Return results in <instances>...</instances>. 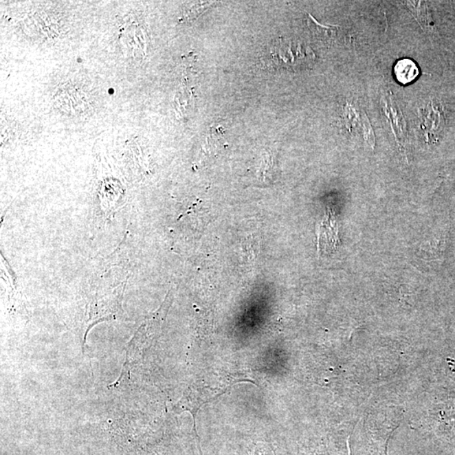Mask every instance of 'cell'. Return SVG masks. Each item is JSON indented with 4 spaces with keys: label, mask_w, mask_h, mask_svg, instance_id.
I'll use <instances>...</instances> for the list:
<instances>
[{
    "label": "cell",
    "mask_w": 455,
    "mask_h": 455,
    "mask_svg": "<svg viewBox=\"0 0 455 455\" xmlns=\"http://www.w3.org/2000/svg\"><path fill=\"white\" fill-rule=\"evenodd\" d=\"M395 79L401 85H408L417 79L420 69L415 62L409 58H402L395 63L393 68Z\"/></svg>",
    "instance_id": "8992f818"
},
{
    "label": "cell",
    "mask_w": 455,
    "mask_h": 455,
    "mask_svg": "<svg viewBox=\"0 0 455 455\" xmlns=\"http://www.w3.org/2000/svg\"><path fill=\"white\" fill-rule=\"evenodd\" d=\"M404 3L412 13L413 16L416 18L421 27L431 32L434 23H432L426 3L421 1H406Z\"/></svg>",
    "instance_id": "ba28073f"
},
{
    "label": "cell",
    "mask_w": 455,
    "mask_h": 455,
    "mask_svg": "<svg viewBox=\"0 0 455 455\" xmlns=\"http://www.w3.org/2000/svg\"><path fill=\"white\" fill-rule=\"evenodd\" d=\"M272 165H274V159L268 154L265 155L262 164L263 168L262 173L265 178L268 177V175L271 174L269 171L272 169Z\"/></svg>",
    "instance_id": "30bf717a"
},
{
    "label": "cell",
    "mask_w": 455,
    "mask_h": 455,
    "mask_svg": "<svg viewBox=\"0 0 455 455\" xmlns=\"http://www.w3.org/2000/svg\"><path fill=\"white\" fill-rule=\"evenodd\" d=\"M170 297L171 294L170 292L168 293L166 300L164 301V303L158 311L153 313L152 315L149 316L146 320H144V322L141 324L135 335H133L132 340L130 341L129 344L126 346V357L122 369L120 379H118L115 384H118L124 378L126 373L131 370L134 365L142 359V357L151 348V343L157 337L170 307Z\"/></svg>",
    "instance_id": "6da1fadb"
},
{
    "label": "cell",
    "mask_w": 455,
    "mask_h": 455,
    "mask_svg": "<svg viewBox=\"0 0 455 455\" xmlns=\"http://www.w3.org/2000/svg\"><path fill=\"white\" fill-rule=\"evenodd\" d=\"M315 60V55L311 47L297 41L283 38L271 43L263 58L267 68L292 71L307 69Z\"/></svg>",
    "instance_id": "7a4b0ae2"
},
{
    "label": "cell",
    "mask_w": 455,
    "mask_h": 455,
    "mask_svg": "<svg viewBox=\"0 0 455 455\" xmlns=\"http://www.w3.org/2000/svg\"><path fill=\"white\" fill-rule=\"evenodd\" d=\"M338 241L337 225L331 215V212H328L324 217L322 225L318 230V246L319 249L322 248L323 251H331L337 246Z\"/></svg>",
    "instance_id": "277c9868"
},
{
    "label": "cell",
    "mask_w": 455,
    "mask_h": 455,
    "mask_svg": "<svg viewBox=\"0 0 455 455\" xmlns=\"http://www.w3.org/2000/svg\"><path fill=\"white\" fill-rule=\"evenodd\" d=\"M387 99L382 98L383 113L387 118V120L390 123L391 131L394 133L397 139L399 146H404L408 132H406V125L401 111L399 110L398 106L392 100L390 96L386 97Z\"/></svg>",
    "instance_id": "3957f363"
},
{
    "label": "cell",
    "mask_w": 455,
    "mask_h": 455,
    "mask_svg": "<svg viewBox=\"0 0 455 455\" xmlns=\"http://www.w3.org/2000/svg\"><path fill=\"white\" fill-rule=\"evenodd\" d=\"M362 126H363L365 143L372 149L375 146V136L374 130H373L370 122H369L367 115L362 113Z\"/></svg>",
    "instance_id": "9c48e42d"
},
{
    "label": "cell",
    "mask_w": 455,
    "mask_h": 455,
    "mask_svg": "<svg viewBox=\"0 0 455 455\" xmlns=\"http://www.w3.org/2000/svg\"><path fill=\"white\" fill-rule=\"evenodd\" d=\"M308 27L315 38L324 43H331L337 36L338 25H322L319 23L311 14H308Z\"/></svg>",
    "instance_id": "52a82bcc"
},
{
    "label": "cell",
    "mask_w": 455,
    "mask_h": 455,
    "mask_svg": "<svg viewBox=\"0 0 455 455\" xmlns=\"http://www.w3.org/2000/svg\"><path fill=\"white\" fill-rule=\"evenodd\" d=\"M445 119L441 108L437 103L428 104L424 114V129L429 133V137H437L441 131Z\"/></svg>",
    "instance_id": "5b68a950"
}]
</instances>
